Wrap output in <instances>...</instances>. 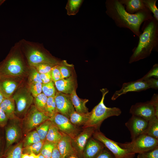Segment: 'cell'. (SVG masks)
I'll return each mask as SVG.
<instances>
[{
  "label": "cell",
  "instance_id": "cell-1",
  "mask_svg": "<svg viewBox=\"0 0 158 158\" xmlns=\"http://www.w3.org/2000/svg\"><path fill=\"white\" fill-rule=\"evenodd\" d=\"M105 5L106 14L117 26L128 29L138 37L141 33L140 30L141 24L153 18L147 8L133 14L128 13L118 0H107Z\"/></svg>",
  "mask_w": 158,
  "mask_h": 158
},
{
  "label": "cell",
  "instance_id": "cell-2",
  "mask_svg": "<svg viewBox=\"0 0 158 158\" xmlns=\"http://www.w3.org/2000/svg\"><path fill=\"white\" fill-rule=\"evenodd\" d=\"M143 32L139 37L137 47L133 51L129 63H132L149 56L158 46V23L154 17L144 22Z\"/></svg>",
  "mask_w": 158,
  "mask_h": 158
},
{
  "label": "cell",
  "instance_id": "cell-3",
  "mask_svg": "<svg viewBox=\"0 0 158 158\" xmlns=\"http://www.w3.org/2000/svg\"><path fill=\"white\" fill-rule=\"evenodd\" d=\"M18 42L29 65L34 67L42 63L58 65L61 61L52 56L43 44L22 39Z\"/></svg>",
  "mask_w": 158,
  "mask_h": 158
},
{
  "label": "cell",
  "instance_id": "cell-4",
  "mask_svg": "<svg viewBox=\"0 0 158 158\" xmlns=\"http://www.w3.org/2000/svg\"><path fill=\"white\" fill-rule=\"evenodd\" d=\"M18 42L14 44L6 58L0 63V78L18 76L24 71L25 63Z\"/></svg>",
  "mask_w": 158,
  "mask_h": 158
},
{
  "label": "cell",
  "instance_id": "cell-5",
  "mask_svg": "<svg viewBox=\"0 0 158 158\" xmlns=\"http://www.w3.org/2000/svg\"><path fill=\"white\" fill-rule=\"evenodd\" d=\"M102 94V99L99 103L90 112L89 118L86 123L82 126L83 129L91 127L96 130H99L100 126L104 120L107 118L114 116H118L121 111L119 108L116 107H108L104 103L106 95L108 92L107 88L100 90Z\"/></svg>",
  "mask_w": 158,
  "mask_h": 158
},
{
  "label": "cell",
  "instance_id": "cell-6",
  "mask_svg": "<svg viewBox=\"0 0 158 158\" xmlns=\"http://www.w3.org/2000/svg\"><path fill=\"white\" fill-rule=\"evenodd\" d=\"M117 143L120 147L129 152L139 154L158 146V139L146 134H142L130 142Z\"/></svg>",
  "mask_w": 158,
  "mask_h": 158
},
{
  "label": "cell",
  "instance_id": "cell-7",
  "mask_svg": "<svg viewBox=\"0 0 158 158\" xmlns=\"http://www.w3.org/2000/svg\"><path fill=\"white\" fill-rule=\"evenodd\" d=\"M50 118L32 105L23 118L21 124L22 132L27 134Z\"/></svg>",
  "mask_w": 158,
  "mask_h": 158
},
{
  "label": "cell",
  "instance_id": "cell-8",
  "mask_svg": "<svg viewBox=\"0 0 158 158\" xmlns=\"http://www.w3.org/2000/svg\"><path fill=\"white\" fill-rule=\"evenodd\" d=\"M30 92L25 88L18 90L13 98L16 104L15 114L18 118H23L33 102Z\"/></svg>",
  "mask_w": 158,
  "mask_h": 158
},
{
  "label": "cell",
  "instance_id": "cell-9",
  "mask_svg": "<svg viewBox=\"0 0 158 158\" xmlns=\"http://www.w3.org/2000/svg\"><path fill=\"white\" fill-rule=\"evenodd\" d=\"M92 137L99 140L113 154L115 158H134L135 154L128 152L120 147L117 143L107 137L100 131L96 130Z\"/></svg>",
  "mask_w": 158,
  "mask_h": 158
},
{
  "label": "cell",
  "instance_id": "cell-10",
  "mask_svg": "<svg viewBox=\"0 0 158 158\" xmlns=\"http://www.w3.org/2000/svg\"><path fill=\"white\" fill-rule=\"evenodd\" d=\"M50 120L61 132L68 135L72 139L81 131L79 127L73 124L68 118L59 113L50 118Z\"/></svg>",
  "mask_w": 158,
  "mask_h": 158
},
{
  "label": "cell",
  "instance_id": "cell-11",
  "mask_svg": "<svg viewBox=\"0 0 158 158\" xmlns=\"http://www.w3.org/2000/svg\"><path fill=\"white\" fill-rule=\"evenodd\" d=\"M96 130L95 128L91 127L83 128L75 137L72 139V146L76 154L80 158H82L86 145Z\"/></svg>",
  "mask_w": 158,
  "mask_h": 158
},
{
  "label": "cell",
  "instance_id": "cell-12",
  "mask_svg": "<svg viewBox=\"0 0 158 158\" xmlns=\"http://www.w3.org/2000/svg\"><path fill=\"white\" fill-rule=\"evenodd\" d=\"M18 119L17 118L11 120L12 121L6 128V151L13 144L18 142L21 136L22 126Z\"/></svg>",
  "mask_w": 158,
  "mask_h": 158
},
{
  "label": "cell",
  "instance_id": "cell-13",
  "mask_svg": "<svg viewBox=\"0 0 158 158\" xmlns=\"http://www.w3.org/2000/svg\"><path fill=\"white\" fill-rule=\"evenodd\" d=\"M130 113L132 115L140 117L148 121L156 116L154 108L150 101L138 102L132 105L130 108Z\"/></svg>",
  "mask_w": 158,
  "mask_h": 158
},
{
  "label": "cell",
  "instance_id": "cell-14",
  "mask_svg": "<svg viewBox=\"0 0 158 158\" xmlns=\"http://www.w3.org/2000/svg\"><path fill=\"white\" fill-rule=\"evenodd\" d=\"M54 99L58 113L69 118L71 114L75 111L70 95L58 92L56 93Z\"/></svg>",
  "mask_w": 158,
  "mask_h": 158
},
{
  "label": "cell",
  "instance_id": "cell-15",
  "mask_svg": "<svg viewBox=\"0 0 158 158\" xmlns=\"http://www.w3.org/2000/svg\"><path fill=\"white\" fill-rule=\"evenodd\" d=\"M150 88L146 80L140 79L135 81L124 83L121 88L116 91L112 96L111 99L115 100L120 96L130 92H140Z\"/></svg>",
  "mask_w": 158,
  "mask_h": 158
},
{
  "label": "cell",
  "instance_id": "cell-16",
  "mask_svg": "<svg viewBox=\"0 0 158 158\" xmlns=\"http://www.w3.org/2000/svg\"><path fill=\"white\" fill-rule=\"evenodd\" d=\"M148 121L136 116L132 115L125 123V125L129 130L131 140H133L145 130Z\"/></svg>",
  "mask_w": 158,
  "mask_h": 158
},
{
  "label": "cell",
  "instance_id": "cell-17",
  "mask_svg": "<svg viewBox=\"0 0 158 158\" xmlns=\"http://www.w3.org/2000/svg\"><path fill=\"white\" fill-rule=\"evenodd\" d=\"M105 147L102 142L92 137L89 139L86 145L82 158H95Z\"/></svg>",
  "mask_w": 158,
  "mask_h": 158
},
{
  "label": "cell",
  "instance_id": "cell-18",
  "mask_svg": "<svg viewBox=\"0 0 158 158\" xmlns=\"http://www.w3.org/2000/svg\"><path fill=\"white\" fill-rule=\"evenodd\" d=\"M62 133V138L57 144V148L62 158H65L71 155L76 154L72 145L71 138Z\"/></svg>",
  "mask_w": 158,
  "mask_h": 158
},
{
  "label": "cell",
  "instance_id": "cell-19",
  "mask_svg": "<svg viewBox=\"0 0 158 158\" xmlns=\"http://www.w3.org/2000/svg\"><path fill=\"white\" fill-rule=\"evenodd\" d=\"M54 82L55 86L59 92L70 95L75 89L74 80L72 76Z\"/></svg>",
  "mask_w": 158,
  "mask_h": 158
},
{
  "label": "cell",
  "instance_id": "cell-20",
  "mask_svg": "<svg viewBox=\"0 0 158 158\" xmlns=\"http://www.w3.org/2000/svg\"><path fill=\"white\" fill-rule=\"evenodd\" d=\"M17 86L16 82L8 78L0 79V91L5 98L11 97Z\"/></svg>",
  "mask_w": 158,
  "mask_h": 158
},
{
  "label": "cell",
  "instance_id": "cell-21",
  "mask_svg": "<svg viewBox=\"0 0 158 158\" xmlns=\"http://www.w3.org/2000/svg\"><path fill=\"white\" fill-rule=\"evenodd\" d=\"M120 2L125 6V10L128 13L133 14L147 8L142 0H120Z\"/></svg>",
  "mask_w": 158,
  "mask_h": 158
},
{
  "label": "cell",
  "instance_id": "cell-22",
  "mask_svg": "<svg viewBox=\"0 0 158 158\" xmlns=\"http://www.w3.org/2000/svg\"><path fill=\"white\" fill-rule=\"evenodd\" d=\"M0 108L4 111L8 119L12 120L17 118L15 114V104L13 97L5 98L0 104Z\"/></svg>",
  "mask_w": 158,
  "mask_h": 158
},
{
  "label": "cell",
  "instance_id": "cell-23",
  "mask_svg": "<svg viewBox=\"0 0 158 158\" xmlns=\"http://www.w3.org/2000/svg\"><path fill=\"white\" fill-rule=\"evenodd\" d=\"M70 95L75 111L79 113H85L89 112L88 109L86 105L89 101L88 99L79 98L76 93L75 89L73 91Z\"/></svg>",
  "mask_w": 158,
  "mask_h": 158
},
{
  "label": "cell",
  "instance_id": "cell-24",
  "mask_svg": "<svg viewBox=\"0 0 158 158\" xmlns=\"http://www.w3.org/2000/svg\"><path fill=\"white\" fill-rule=\"evenodd\" d=\"M90 112L79 113L75 111L71 114L69 119L73 124L79 127L83 126L88 120Z\"/></svg>",
  "mask_w": 158,
  "mask_h": 158
},
{
  "label": "cell",
  "instance_id": "cell-25",
  "mask_svg": "<svg viewBox=\"0 0 158 158\" xmlns=\"http://www.w3.org/2000/svg\"><path fill=\"white\" fill-rule=\"evenodd\" d=\"M62 136V133L51 122L45 141L57 144L61 140Z\"/></svg>",
  "mask_w": 158,
  "mask_h": 158
},
{
  "label": "cell",
  "instance_id": "cell-26",
  "mask_svg": "<svg viewBox=\"0 0 158 158\" xmlns=\"http://www.w3.org/2000/svg\"><path fill=\"white\" fill-rule=\"evenodd\" d=\"M143 134L158 139V118L154 116L148 121L147 128Z\"/></svg>",
  "mask_w": 158,
  "mask_h": 158
},
{
  "label": "cell",
  "instance_id": "cell-27",
  "mask_svg": "<svg viewBox=\"0 0 158 158\" xmlns=\"http://www.w3.org/2000/svg\"><path fill=\"white\" fill-rule=\"evenodd\" d=\"M83 0H68L65 8L68 16L75 15L78 12L83 1Z\"/></svg>",
  "mask_w": 158,
  "mask_h": 158
},
{
  "label": "cell",
  "instance_id": "cell-28",
  "mask_svg": "<svg viewBox=\"0 0 158 158\" xmlns=\"http://www.w3.org/2000/svg\"><path fill=\"white\" fill-rule=\"evenodd\" d=\"M47 98L48 97L43 93H41L35 97L33 99L35 107L39 111L46 115Z\"/></svg>",
  "mask_w": 158,
  "mask_h": 158
},
{
  "label": "cell",
  "instance_id": "cell-29",
  "mask_svg": "<svg viewBox=\"0 0 158 158\" xmlns=\"http://www.w3.org/2000/svg\"><path fill=\"white\" fill-rule=\"evenodd\" d=\"M23 142H20L7 151L5 158H21L23 153Z\"/></svg>",
  "mask_w": 158,
  "mask_h": 158
},
{
  "label": "cell",
  "instance_id": "cell-30",
  "mask_svg": "<svg viewBox=\"0 0 158 158\" xmlns=\"http://www.w3.org/2000/svg\"><path fill=\"white\" fill-rule=\"evenodd\" d=\"M41 140L36 130L31 131L27 134L23 142V147L38 142Z\"/></svg>",
  "mask_w": 158,
  "mask_h": 158
},
{
  "label": "cell",
  "instance_id": "cell-31",
  "mask_svg": "<svg viewBox=\"0 0 158 158\" xmlns=\"http://www.w3.org/2000/svg\"><path fill=\"white\" fill-rule=\"evenodd\" d=\"M51 123V122L50 120H48L41 123L36 128V130L41 141H45Z\"/></svg>",
  "mask_w": 158,
  "mask_h": 158
},
{
  "label": "cell",
  "instance_id": "cell-32",
  "mask_svg": "<svg viewBox=\"0 0 158 158\" xmlns=\"http://www.w3.org/2000/svg\"><path fill=\"white\" fill-rule=\"evenodd\" d=\"M58 113L54 97H48L46 107V115L50 118Z\"/></svg>",
  "mask_w": 158,
  "mask_h": 158
},
{
  "label": "cell",
  "instance_id": "cell-33",
  "mask_svg": "<svg viewBox=\"0 0 158 158\" xmlns=\"http://www.w3.org/2000/svg\"><path fill=\"white\" fill-rule=\"evenodd\" d=\"M44 141H41L29 146L23 147V153L30 154L31 153L37 155L40 153Z\"/></svg>",
  "mask_w": 158,
  "mask_h": 158
},
{
  "label": "cell",
  "instance_id": "cell-34",
  "mask_svg": "<svg viewBox=\"0 0 158 158\" xmlns=\"http://www.w3.org/2000/svg\"><path fill=\"white\" fill-rule=\"evenodd\" d=\"M57 144L45 141L40 153L45 158H50L53 150Z\"/></svg>",
  "mask_w": 158,
  "mask_h": 158
},
{
  "label": "cell",
  "instance_id": "cell-35",
  "mask_svg": "<svg viewBox=\"0 0 158 158\" xmlns=\"http://www.w3.org/2000/svg\"><path fill=\"white\" fill-rule=\"evenodd\" d=\"M157 0H142L145 6L154 14V17L158 21V10L156 6Z\"/></svg>",
  "mask_w": 158,
  "mask_h": 158
},
{
  "label": "cell",
  "instance_id": "cell-36",
  "mask_svg": "<svg viewBox=\"0 0 158 158\" xmlns=\"http://www.w3.org/2000/svg\"><path fill=\"white\" fill-rule=\"evenodd\" d=\"M55 89L53 81L46 84H42V92L47 97H54Z\"/></svg>",
  "mask_w": 158,
  "mask_h": 158
},
{
  "label": "cell",
  "instance_id": "cell-37",
  "mask_svg": "<svg viewBox=\"0 0 158 158\" xmlns=\"http://www.w3.org/2000/svg\"><path fill=\"white\" fill-rule=\"evenodd\" d=\"M70 65L68 64L65 61L61 62L58 64L59 68L63 79L68 78L71 76V71L69 68Z\"/></svg>",
  "mask_w": 158,
  "mask_h": 158
},
{
  "label": "cell",
  "instance_id": "cell-38",
  "mask_svg": "<svg viewBox=\"0 0 158 158\" xmlns=\"http://www.w3.org/2000/svg\"><path fill=\"white\" fill-rule=\"evenodd\" d=\"M29 86L30 92L34 97L42 93V83L39 82L30 83Z\"/></svg>",
  "mask_w": 158,
  "mask_h": 158
},
{
  "label": "cell",
  "instance_id": "cell-39",
  "mask_svg": "<svg viewBox=\"0 0 158 158\" xmlns=\"http://www.w3.org/2000/svg\"><path fill=\"white\" fill-rule=\"evenodd\" d=\"M138 158H158V146L155 148L138 154Z\"/></svg>",
  "mask_w": 158,
  "mask_h": 158
},
{
  "label": "cell",
  "instance_id": "cell-40",
  "mask_svg": "<svg viewBox=\"0 0 158 158\" xmlns=\"http://www.w3.org/2000/svg\"><path fill=\"white\" fill-rule=\"evenodd\" d=\"M55 65L48 63H42L33 67L35 68L40 74H44L51 72L52 68Z\"/></svg>",
  "mask_w": 158,
  "mask_h": 158
},
{
  "label": "cell",
  "instance_id": "cell-41",
  "mask_svg": "<svg viewBox=\"0 0 158 158\" xmlns=\"http://www.w3.org/2000/svg\"><path fill=\"white\" fill-rule=\"evenodd\" d=\"M152 77L157 79L158 78V65L157 63L154 64L150 71L140 79L144 80Z\"/></svg>",
  "mask_w": 158,
  "mask_h": 158
},
{
  "label": "cell",
  "instance_id": "cell-42",
  "mask_svg": "<svg viewBox=\"0 0 158 158\" xmlns=\"http://www.w3.org/2000/svg\"><path fill=\"white\" fill-rule=\"evenodd\" d=\"M31 71L29 75V83L39 82L42 83L40 79V74L36 71L35 68L31 67Z\"/></svg>",
  "mask_w": 158,
  "mask_h": 158
},
{
  "label": "cell",
  "instance_id": "cell-43",
  "mask_svg": "<svg viewBox=\"0 0 158 158\" xmlns=\"http://www.w3.org/2000/svg\"><path fill=\"white\" fill-rule=\"evenodd\" d=\"M58 64L53 66L51 71L52 80L54 82L63 79L59 68Z\"/></svg>",
  "mask_w": 158,
  "mask_h": 158
},
{
  "label": "cell",
  "instance_id": "cell-44",
  "mask_svg": "<svg viewBox=\"0 0 158 158\" xmlns=\"http://www.w3.org/2000/svg\"><path fill=\"white\" fill-rule=\"evenodd\" d=\"M95 158H115L112 153L105 147Z\"/></svg>",
  "mask_w": 158,
  "mask_h": 158
},
{
  "label": "cell",
  "instance_id": "cell-45",
  "mask_svg": "<svg viewBox=\"0 0 158 158\" xmlns=\"http://www.w3.org/2000/svg\"><path fill=\"white\" fill-rule=\"evenodd\" d=\"M8 119L4 111L0 108V126L3 127L5 126Z\"/></svg>",
  "mask_w": 158,
  "mask_h": 158
},
{
  "label": "cell",
  "instance_id": "cell-46",
  "mask_svg": "<svg viewBox=\"0 0 158 158\" xmlns=\"http://www.w3.org/2000/svg\"><path fill=\"white\" fill-rule=\"evenodd\" d=\"M149 85L150 88L156 90L158 89V79L154 78H151L146 80Z\"/></svg>",
  "mask_w": 158,
  "mask_h": 158
},
{
  "label": "cell",
  "instance_id": "cell-47",
  "mask_svg": "<svg viewBox=\"0 0 158 158\" xmlns=\"http://www.w3.org/2000/svg\"><path fill=\"white\" fill-rule=\"evenodd\" d=\"M153 105L156 112V116L158 118V95L157 94H154L153 95L150 100Z\"/></svg>",
  "mask_w": 158,
  "mask_h": 158
},
{
  "label": "cell",
  "instance_id": "cell-48",
  "mask_svg": "<svg viewBox=\"0 0 158 158\" xmlns=\"http://www.w3.org/2000/svg\"><path fill=\"white\" fill-rule=\"evenodd\" d=\"M40 77L42 84L48 83L52 81L51 72L44 74H40Z\"/></svg>",
  "mask_w": 158,
  "mask_h": 158
},
{
  "label": "cell",
  "instance_id": "cell-49",
  "mask_svg": "<svg viewBox=\"0 0 158 158\" xmlns=\"http://www.w3.org/2000/svg\"><path fill=\"white\" fill-rule=\"evenodd\" d=\"M50 158H62L57 148V144L53 150Z\"/></svg>",
  "mask_w": 158,
  "mask_h": 158
},
{
  "label": "cell",
  "instance_id": "cell-50",
  "mask_svg": "<svg viewBox=\"0 0 158 158\" xmlns=\"http://www.w3.org/2000/svg\"><path fill=\"white\" fill-rule=\"evenodd\" d=\"M38 154L37 155L34 153H31L29 154V158H38Z\"/></svg>",
  "mask_w": 158,
  "mask_h": 158
},
{
  "label": "cell",
  "instance_id": "cell-51",
  "mask_svg": "<svg viewBox=\"0 0 158 158\" xmlns=\"http://www.w3.org/2000/svg\"><path fill=\"white\" fill-rule=\"evenodd\" d=\"M65 158H80L76 154L71 155Z\"/></svg>",
  "mask_w": 158,
  "mask_h": 158
},
{
  "label": "cell",
  "instance_id": "cell-52",
  "mask_svg": "<svg viewBox=\"0 0 158 158\" xmlns=\"http://www.w3.org/2000/svg\"><path fill=\"white\" fill-rule=\"evenodd\" d=\"M21 158H29V154L23 153L22 154Z\"/></svg>",
  "mask_w": 158,
  "mask_h": 158
},
{
  "label": "cell",
  "instance_id": "cell-53",
  "mask_svg": "<svg viewBox=\"0 0 158 158\" xmlns=\"http://www.w3.org/2000/svg\"><path fill=\"white\" fill-rule=\"evenodd\" d=\"M5 98L0 91V104L1 103Z\"/></svg>",
  "mask_w": 158,
  "mask_h": 158
},
{
  "label": "cell",
  "instance_id": "cell-54",
  "mask_svg": "<svg viewBox=\"0 0 158 158\" xmlns=\"http://www.w3.org/2000/svg\"><path fill=\"white\" fill-rule=\"evenodd\" d=\"M38 158H45V157L40 153L38 154Z\"/></svg>",
  "mask_w": 158,
  "mask_h": 158
},
{
  "label": "cell",
  "instance_id": "cell-55",
  "mask_svg": "<svg viewBox=\"0 0 158 158\" xmlns=\"http://www.w3.org/2000/svg\"><path fill=\"white\" fill-rule=\"evenodd\" d=\"M1 137H0V155L1 153Z\"/></svg>",
  "mask_w": 158,
  "mask_h": 158
},
{
  "label": "cell",
  "instance_id": "cell-56",
  "mask_svg": "<svg viewBox=\"0 0 158 158\" xmlns=\"http://www.w3.org/2000/svg\"><path fill=\"white\" fill-rule=\"evenodd\" d=\"M5 0H0V6L1 5L4 1Z\"/></svg>",
  "mask_w": 158,
  "mask_h": 158
},
{
  "label": "cell",
  "instance_id": "cell-57",
  "mask_svg": "<svg viewBox=\"0 0 158 158\" xmlns=\"http://www.w3.org/2000/svg\"></svg>",
  "mask_w": 158,
  "mask_h": 158
},
{
  "label": "cell",
  "instance_id": "cell-58",
  "mask_svg": "<svg viewBox=\"0 0 158 158\" xmlns=\"http://www.w3.org/2000/svg\"></svg>",
  "mask_w": 158,
  "mask_h": 158
}]
</instances>
